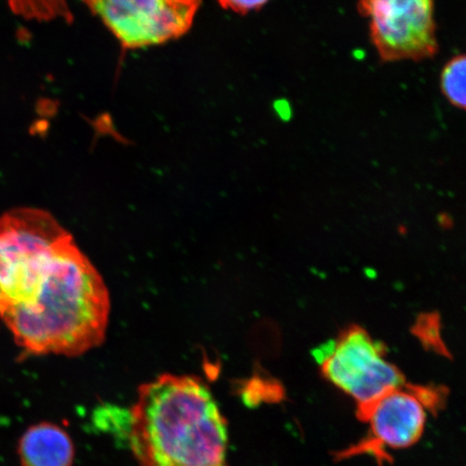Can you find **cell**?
<instances>
[{"label":"cell","instance_id":"obj_1","mask_svg":"<svg viewBox=\"0 0 466 466\" xmlns=\"http://www.w3.org/2000/svg\"><path fill=\"white\" fill-rule=\"evenodd\" d=\"M100 273L72 236L57 247L31 299L0 318L27 354L76 357L100 346L109 317Z\"/></svg>","mask_w":466,"mask_h":466},{"label":"cell","instance_id":"obj_2","mask_svg":"<svg viewBox=\"0 0 466 466\" xmlns=\"http://www.w3.org/2000/svg\"><path fill=\"white\" fill-rule=\"evenodd\" d=\"M129 417L138 466H230L228 425L199 378L163 374L143 384Z\"/></svg>","mask_w":466,"mask_h":466},{"label":"cell","instance_id":"obj_3","mask_svg":"<svg viewBox=\"0 0 466 466\" xmlns=\"http://www.w3.org/2000/svg\"><path fill=\"white\" fill-rule=\"evenodd\" d=\"M71 233L42 208L0 217V311L32 299L56 249Z\"/></svg>","mask_w":466,"mask_h":466},{"label":"cell","instance_id":"obj_4","mask_svg":"<svg viewBox=\"0 0 466 466\" xmlns=\"http://www.w3.org/2000/svg\"><path fill=\"white\" fill-rule=\"evenodd\" d=\"M388 350L365 329L348 326L335 339L317 349L312 355L320 374L357 403V411L365 410L406 380L398 366L387 360Z\"/></svg>","mask_w":466,"mask_h":466},{"label":"cell","instance_id":"obj_5","mask_svg":"<svg viewBox=\"0 0 466 466\" xmlns=\"http://www.w3.org/2000/svg\"><path fill=\"white\" fill-rule=\"evenodd\" d=\"M125 50L170 43L190 31L202 0H83Z\"/></svg>","mask_w":466,"mask_h":466},{"label":"cell","instance_id":"obj_6","mask_svg":"<svg viewBox=\"0 0 466 466\" xmlns=\"http://www.w3.org/2000/svg\"><path fill=\"white\" fill-rule=\"evenodd\" d=\"M382 62L424 61L439 52L435 0H359Z\"/></svg>","mask_w":466,"mask_h":466},{"label":"cell","instance_id":"obj_7","mask_svg":"<svg viewBox=\"0 0 466 466\" xmlns=\"http://www.w3.org/2000/svg\"><path fill=\"white\" fill-rule=\"evenodd\" d=\"M428 408L419 398L410 383L383 395L358 417L369 424V435L339 458L358 454H371L379 461L389 459L390 451L406 450L421 439L427 423Z\"/></svg>","mask_w":466,"mask_h":466},{"label":"cell","instance_id":"obj_8","mask_svg":"<svg viewBox=\"0 0 466 466\" xmlns=\"http://www.w3.org/2000/svg\"><path fill=\"white\" fill-rule=\"evenodd\" d=\"M19 456L23 466H72L74 442L57 424L38 423L21 437Z\"/></svg>","mask_w":466,"mask_h":466},{"label":"cell","instance_id":"obj_9","mask_svg":"<svg viewBox=\"0 0 466 466\" xmlns=\"http://www.w3.org/2000/svg\"><path fill=\"white\" fill-rule=\"evenodd\" d=\"M9 8L23 19L37 22L72 23L67 0H8Z\"/></svg>","mask_w":466,"mask_h":466},{"label":"cell","instance_id":"obj_10","mask_svg":"<svg viewBox=\"0 0 466 466\" xmlns=\"http://www.w3.org/2000/svg\"><path fill=\"white\" fill-rule=\"evenodd\" d=\"M441 90L452 106L466 110V55L446 63L441 74Z\"/></svg>","mask_w":466,"mask_h":466},{"label":"cell","instance_id":"obj_11","mask_svg":"<svg viewBox=\"0 0 466 466\" xmlns=\"http://www.w3.org/2000/svg\"><path fill=\"white\" fill-rule=\"evenodd\" d=\"M411 333L428 351L445 358L451 357L450 350H448L444 339H442L441 320L439 313L428 312L420 314L411 328Z\"/></svg>","mask_w":466,"mask_h":466},{"label":"cell","instance_id":"obj_12","mask_svg":"<svg viewBox=\"0 0 466 466\" xmlns=\"http://www.w3.org/2000/svg\"><path fill=\"white\" fill-rule=\"evenodd\" d=\"M218 3L224 10L246 15L253 13V11L260 10L269 3V0H218Z\"/></svg>","mask_w":466,"mask_h":466}]
</instances>
